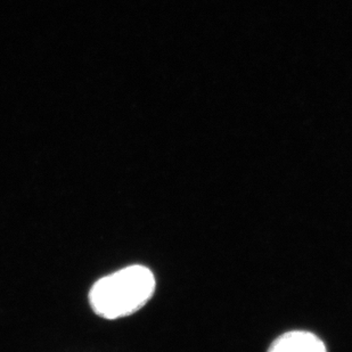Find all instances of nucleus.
Instances as JSON below:
<instances>
[{
	"label": "nucleus",
	"instance_id": "obj_1",
	"mask_svg": "<svg viewBox=\"0 0 352 352\" xmlns=\"http://www.w3.org/2000/svg\"><path fill=\"white\" fill-rule=\"evenodd\" d=\"M155 277L150 268L133 265L98 279L90 289L91 309L102 318L128 317L142 309L155 292Z\"/></svg>",
	"mask_w": 352,
	"mask_h": 352
},
{
	"label": "nucleus",
	"instance_id": "obj_2",
	"mask_svg": "<svg viewBox=\"0 0 352 352\" xmlns=\"http://www.w3.org/2000/svg\"><path fill=\"white\" fill-rule=\"evenodd\" d=\"M267 352H327V348L314 333L289 331L279 336Z\"/></svg>",
	"mask_w": 352,
	"mask_h": 352
}]
</instances>
